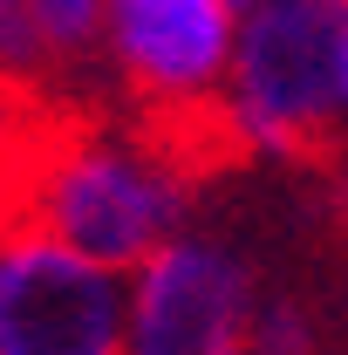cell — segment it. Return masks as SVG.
I'll return each mask as SVG.
<instances>
[{
	"label": "cell",
	"instance_id": "6da1fadb",
	"mask_svg": "<svg viewBox=\"0 0 348 355\" xmlns=\"http://www.w3.org/2000/svg\"><path fill=\"white\" fill-rule=\"evenodd\" d=\"M42 232L62 253L137 273L184 232V157L150 130H62L14 157L7 232Z\"/></svg>",
	"mask_w": 348,
	"mask_h": 355
},
{
	"label": "cell",
	"instance_id": "7a4b0ae2",
	"mask_svg": "<svg viewBox=\"0 0 348 355\" xmlns=\"http://www.w3.org/2000/svg\"><path fill=\"white\" fill-rule=\"evenodd\" d=\"M348 14L335 0H253L239 14L212 123L225 150L314 157L342 144Z\"/></svg>",
	"mask_w": 348,
	"mask_h": 355
},
{
	"label": "cell",
	"instance_id": "3957f363",
	"mask_svg": "<svg viewBox=\"0 0 348 355\" xmlns=\"http://www.w3.org/2000/svg\"><path fill=\"white\" fill-rule=\"evenodd\" d=\"M232 35H239L232 0H103L96 14V42L110 48L123 89L150 110V137L164 150L177 144V130L198 137V123L218 137L212 103L232 62Z\"/></svg>",
	"mask_w": 348,
	"mask_h": 355
},
{
	"label": "cell",
	"instance_id": "277c9868",
	"mask_svg": "<svg viewBox=\"0 0 348 355\" xmlns=\"http://www.w3.org/2000/svg\"><path fill=\"white\" fill-rule=\"evenodd\" d=\"M253 266L225 239L177 232L130 273L123 355H253Z\"/></svg>",
	"mask_w": 348,
	"mask_h": 355
},
{
	"label": "cell",
	"instance_id": "5b68a950",
	"mask_svg": "<svg viewBox=\"0 0 348 355\" xmlns=\"http://www.w3.org/2000/svg\"><path fill=\"white\" fill-rule=\"evenodd\" d=\"M130 273L62 253L42 232H0V355H123Z\"/></svg>",
	"mask_w": 348,
	"mask_h": 355
},
{
	"label": "cell",
	"instance_id": "8992f818",
	"mask_svg": "<svg viewBox=\"0 0 348 355\" xmlns=\"http://www.w3.org/2000/svg\"><path fill=\"white\" fill-rule=\"evenodd\" d=\"M21 14H28L42 55H82V48L96 42L103 0H21Z\"/></svg>",
	"mask_w": 348,
	"mask_h": 355
},
{
	"label": "cell",
	"instance_id": "52a82bcc",
	"mask_svg": "<svg viewBox=\"0 0 348 355\" xmlns=\"http://www.w3.org/2000/svg\"><path fill=\"white\" fill-rule=\"evenodd\" d=\"M253 355H314V328H307V314L287 308V301L253 308Z\"/></svg>",
	"mask_w": 348,
	"mask_h": 355
},
{
	"label": "cell",
	"instance_id": "ba28073f",
	"mask_svg": "<svg viewBox=\"0 0 348 355\" xmlns=\"http://www.w3.org/2000/svg\"><path fill=\"white\" fill-rule=\"evenodd\" d=\"M342 144H348V103H342Z\"/></svg>",
	"mask_w": 348,
	"mask_h": 355
},
{
	"label": "cell",
	"instance_id": "9c48e42d",
	"mask_svg": "<svg viewBox=\"0 0 348 355\" xmlns=\"http://www.w3.org/2000/svg\"><path fill=\"white\" fill-rule=\"evenodd\" d=\"M232 7H239V14H246V7H253V0H232Z\"/></svg>",
	"mask_w": 348,
	"mask_h": 355
},
{
	"label": "cell",
	"instance_id": "30bf717a",
	"mask_svg": "<svg viewBox=\"0 0 348 355\" xmlns=\"http://www.w3.org/2000/svg\"><path fill=\"white\" fill-rule=\"evenodd\" d=\"M335 7H342V14H348V0H335Z\"/></svg>",
	"mask_w": 348,
	"mask_h": 355
}]
</instances>
